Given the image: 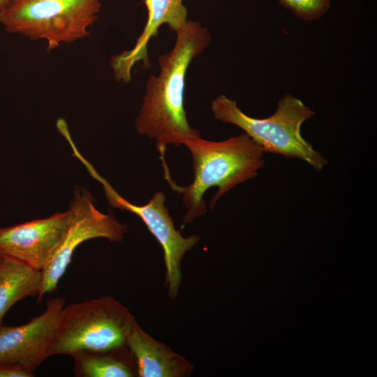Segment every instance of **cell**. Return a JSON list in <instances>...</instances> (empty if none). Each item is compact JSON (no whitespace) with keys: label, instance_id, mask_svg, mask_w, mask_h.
I'll list each match as a JSON object with an SVG mask.
<instances>
[{"label":"cell","instance_id":"obj_5","mask_svg":"<svg viewBox=\"0 0 377 377\" xmlns=\"http://www.w3.org/2000/svg\"><path fill=\"white\" fill-rule=\"evenodd\" d=\"M136 323L131 312L110 296L64 306L47 357L126 348Z\"/></svg>","mask_w":377,"mask_h":377},{"label":"cell","instance_id":"obj_8","mask_svg":"<svg viewBox=\"0 0 377 377\" xmlns=\"http://www.w3.org/2000/svg\"><path fill=\"white\" fill-rule=\"evenodd\" d=\"M65 298L50 300L45 311L20 326H0V364H17L34 371L47 358Z\"/></svg>","mask_w":377,"mask_h":377},{"label":"cell","instance_id":"obj_15","mask_svg":"<svg viewBox=\"0 0 377 377\" xmlns=\"http://www.w3.org/2000/svg\"><path fill=\"white\" fill-rule=\"evenodd\" d=\"M34 371H31L17 364H0V377H33Z\"/></svg>","mask_w":377,"mask_h":377},{"label":"cell","instance_id":"obj_13","mask_svg":"<svg viewBox=\"0 0 377 377\" xmlns=\"http://www.w3.org/2000/svg\"><path fill=\"white\" fill-rule=\"evenodd\" d=\"M76 377H133V357L127 347L109 350H81L71 355ZM137 372V371H136Z\"/></svg>","mask_w":377,"mask_h":377},{"label":"cell","instance_id":"obj_14","mask_svg":"<svg viewBox=\"0 0 377 377\" xmlns=\"http://www.w3.org/2000/svg\"><path fill=\"white\" fill-rule=\"evenodd\" d=\"M297 17L312 21L321 17L330 5V0H279Z\"/></svg>","mask_w":377,"mask_h":377},{"label":"cell","instance_id":"obj_11","mask_svg":"<svg viewBox=\"0 0 377 377\" xmlns=\"http://www.w3.org/2000/svg\"><path fill=\"white\" fill-rule=\"evenodd\" d=\"M126 346L140 377H181L193 369L191 364L170 348L156 341L136 323Z\"/></svg>","mask_w":377,"mask_h":377},{"label":"cell","instance_id":"obj_7","mask_svg":"<svg viewBox=\"0 0 377 377\" xmlns=\"http://www.w3.org/2000/svg\"><path fill=\"white\" fill-rule=\"evenodd\" d=\"M94 202V198L87 189H75L68 209L69 226L58 249L41 270L42 286L37 302H40L45 294L55 291L71 262L73 252L83 242L98 237L110 242L122 240L126 226L112 213L100 212Z\"/></svg>","mask_w":377,"mask_h":377},{"label":"cell","instance_id":"obj_4","mask_svg":"<svg viewBox=\"0 0 377 377\" xmlns=\"http://www.w3.org/2000/svg\"><path fill=\"white\" fill-rule=\"evenodd\" d=\"M102 0H4L0 24L8 32L43 40L50 52L89 35Z\"/></svg>","mask_w":377,"mask_h":377},{"label":"cell","instance_id":"obj_6","mask_svg":"<svg viewBox=\"0 0 377 377\" xmlns=\"http://www.w3.org/2000/svg\"><path fill=\"white\" fill-rule=\"evenodd\" d=\"M80 161L90 175L101 183L109 204L114 208L137 215L160 244L164 254L168 293L171 299L175 298L178 294L182 281V260L186 253L198 242L199 236L191 235L183 237L175 228L173 220L165 205V195L162 191L155 192L145 205H135L121 197L84 157L80 158Z\"/></svg>","mask_w":377,"mask_h":377},{"label":"cell","instance_id":"obj_12","mask_svg":"<svg viewBox=\"0 0 377 377\" xmlns=\"http://www.w3.org/2000/svg\"><path fill=\"white\" fill-rule=\"evenodd\" d=\"M41 286V271L0 254V326L13 305L27 297H38Z\"/></svg>","mask_w":377,"mask_h":377},{"label":"cell","instance_id":"obj_10","mask_svg":"<svg viewBox=\"0 0 377 377\" xmlns=\"http://www.w3.org/2000/svg\"><path fill=\"white\" fill-rule=\"evenodd\" d=\"M183 1L145 0L147 20L142 34L133 49L116 56L112 60V66L118 80L130 81L131 69L138 61H142L145 67H149L147 45L151 38L157 36L161 26L166 24L176 32L186 22L187 9Z\"/></svg>","mask_w":377,"mask_h":377},{"label":"cell","instance_id":"obj_9","mask_svg":"<svg viewBox=\"0 0 377 377\" xmlns=\"http://www.w3.org/2000/svg\"><path fill=\"white\" fill-rule=\"evenodd\" d=\"M70 221L68 210L45 219L0 228V254L41 271L61 244Z\"/></svg>","mask_w":377,"mask_h":377},{"label":"cell","instance_id":"obj_1","mask_svg":"<svg viewBox=\"0 0 377 377\" xmlns=\"http://www.w3.org/2000/svg\"><path fill=\"white\" fill-rule=\"evenodd\" d=\"M174 47L158 58L159 73L150 74L135 128L156 141L162 166L166 148L200 136L190 126L184 108L186 74L191 62L208 46L209 32L199 22L187 20L176 32Z\"/></svg>","mask_w":377,"mask_h":377},{"label":"cell","instance_id":"obj_16","mask_svg":"<svg viewBox=\"0 0 377 377\" xmlns=\"http://www.w3.org/2000/svg\"><path fill=\"white\" fill-rule=\"evenodd\" d=\"M3 1H4V0H0V8H1V6L3 5Z\"/></svg>","mask_w":377,"mask_h":377},{"label":"cell","instance_id":"obj_3","mask_svg":"<svg viewBox=\"0 0 377 377\" xmlns=\"http://www.w3.org/2000/svg\"><path fill=\"white\" fill-rule=\"evenodd\" d=\"M210 109L216 120L241 128L265 153L300 159L318 172L328 163L301 133L302 125L315 112L293 95L281 98L274 113L263 119L247 115L224 94L212 101Z\"/></svg>","mask_w":377,"mask_h":377},{"label":"cell","instance_id":"obj_2","mask_svg":"<svg viewBox=\"0 0 377 377\" xmlns=\"http://www.w3.org/2000/svg\"><path fill=\"white\" fill-rule=\"evenodd\" d=\"M182 145L192 156L193 182L182 186L172 179L170 173L165 174L164 178L173 191L182 195L186 209L184 223H191L206 214L204 195L209 188H218L209 203L212 209L227 192L256 177L265 164V153L244 132L223 141H209L200 136L186 139Z\"/></svg>","mask_w":377,"mask_h":377}]
</instances>
